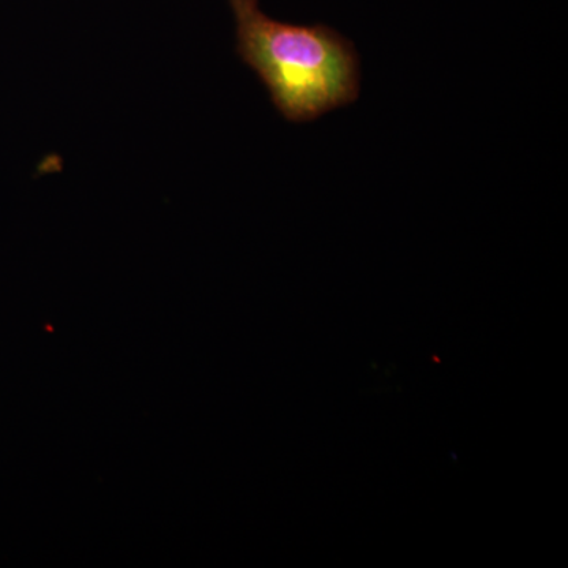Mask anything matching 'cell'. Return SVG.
<instances>
[{
  "mask_svg": "<svg viewBox=\"0 0 568 568\" xmlns=\"http://www.w3.org/2000/svg\"><path fill=\"white\" fill-rule=\"evenodd\" d=\"M237 54L287 122L306 123L357 102L362 67L353 41L325 24L276 21L260 0H227Z\"/></svg>",
  "mask_w": 568,
  "mask_h": 568,
  "instance_id": "6da1fadb",
  "label": "cell"
}]
</instances>
